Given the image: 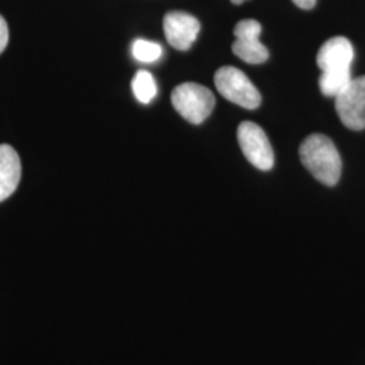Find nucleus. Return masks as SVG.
Instances as JSON below:
<instances>
[{"instance_id":"9b49d317","label":"nucleus","mask_w":365,"mask_h":365,"mask_svg":"<svg viewBox=\"0 0 365 365\" xmlns=\"http://www.w3.org/2000/svg\"><path fill=\"white\" fill-rule=\"evenodd\" d=\"M131 53L137 61L155 63L161 57L163 48L157 42L146 41V39H135L131 46Z\"/></svg>"},{"instance_id":"423d86ee","label":"nucleus","mask_w":365,"mask_h":365,"mask_svg":"<svg viewBox=\"0 0 365 365\" xmlns=\"http://www.w3.org/2000/svg\"><path fill=\"white\" fill-rule=\"evenodd\" d=\"M336 111L341 122L351 130L365 129V76L352 78L336 96Z\"/></svg>"},{"instance_id":"0eeeda50","label":"nucleus","mask_w":365,"mask_h":365,"mask_svg":"<svg viewBox=\"0 0 365 365\" xmlns=\"http://www.w3.org/2000/svg\"><path fill=\"white\" fill-rule=\"evenodd\" d=\"M261 25L255 19H244L235 25L233 53L248 64L265 63L269 57L267 46L260 42Z\"/></svg>"},{"instance_id":"f257e3e1","label":"nucleus","mask_w":365,"mask_h":365,"mask_svg":"<svg viewBox=\"0 0 365 365\" xmlns=\"http://www.w3.org/2000/svg\"><path fill=\"white\" fill-rule=\"evenodd\" d=\"M354 51L351 41L345 37L327 39L317 54V64L322 71L319 88L325 96L336 98L352 81L351 66Z\"/></svg>"},{"instance_id":"4468645a","label":"nucleus","mask_w":365,"mask_h":365,"mask_svg":"<svg viewBox=\"0 0 365 365\" xmlns=\"http://www.w3.org/2000/svg\"><path fill=\"white\" fill-rule=\"evenodd\" d=\"M244 1H247V0H232L233 4H242Z\"/></svg>"},{"instance_id":"20e7f679","label":"nucleus","mask_w":365,"mask_h":365,"mask_svg":"<svg viewBox=\"0 0 365 365\" xmlns=\"http://www.w3.org/2000/svg\"><path fill=\"white\" fill-rule=\"evenodd\" d=\"M214 83L218 92L235 105L255 110L261 103V95L250 78L235 66H223L217 71Z\"/></svg>"},{"instance_id":"ddd939ff","label":"nucleus","mask_w":365,"mask_h":365,"mask_svg":"<svg viewBox=\"0 0 365 365\" xmlns=\"http://www.w3.org/2000/svg\"><path fill=\"white\" fill-rule=\"evenodd\" d=\"M292 1L303 10H312L317 3V0H292Z\"/></svg>"},{"instance_id":"9d476101","label":"nucleus","mask_w":365,"mask_h":365,"mask_svg":"<svg viewBox=\"0 0 365 365\" xmlns=\"http://www.w3.org/2000/svg\"><path fill=\"white\" fill-rule=\"evenodd\" d=\"M131 88L137 101H140L144 105L150 103L157 95L155 78L146 71H138L135 73V76L131 81Z\"/></svg>"},{"instance_id":"1a4fd4ad","label":"nucleus","mask_w":365,"mask_h":365,"mask_svg":"<svg viewBox=\"0 0 365 365\" xmlns=\"http://www.w3.org/2000/svg\"><path fill=\"white\" fill-rule=\"evenodd\" d=\"M21 158L10 145H0V202L13 195L21 182Z\"/></svg>"},{"instance_id":"7ed1b4c3","label":"nucleus","mask_w":365,"mask_h":365,"mask_svg":"<svg viewBox=\"0 0 365 365\" xmlns=\"http://www.w3.org/2000/svg\"><path fill=\"white\" fill-rule=\"evenodd\" d=\"M172 106L185 120L199 125L214 110L215 98L209 88L196 83H182L172 91Z\"/></svg>"},{"instance_id":"6e6552de","label":"nucleus","mask_w":365,"mask_h":365,"mask_svg":"<svg viewBox=\"0 0 365 365\" xmlns=\"http://www.w3.org/2000/svg\"><path fill=\"white\" fill-rule=\"evenodd\" d=\"M199 30V21L190 14L172 11L164 16L165 38L178 51H188L197 38Z\"/></svg>"},{"instance_id":"39448f33","label":"nucleus","mask_w":365,"mask_h":365,"mask_svg":"<svg viewBox=\"0 0 365 365\" xmlns=\"http://www.w3.org/2000/svg\"><path fill=\"white\" fill-rule=\"evenodd\" d=\"M237 138L244 156L252 165L261 170H269L274 167L272 145L259 125L242 122L238 126Z\"/></svg>"},{"instance_id":"f8f14e48","label":"nucleus","mask_w":365,"mask_h":365,"mask_svg":"<svg viewBox=\"0 0 365 365\" xmlns=\"http://www.w3.org/2000/svg\"><path fill=\"white\" fill-rule=\"evenodd\" d=\"M9 43V26L4 18L0 15V54L6 49Z\"/></svg>"},{"instance_id":"f03ea898","label":"nucleus","mask_w":365,"mask_h":365,"mask_svg":"<svg viewBox=\"0 0 365 365\" xmlns=\"http://www.w3.org/2000/svg\"><path fill=\"white\" fill-rule=\"evenodd\" d=\"M299 157L304 168L318 182L327 187H333L339 182L342 163L336 145L327 135H309L300 145Z\"/></svg>"}]
</instances>
